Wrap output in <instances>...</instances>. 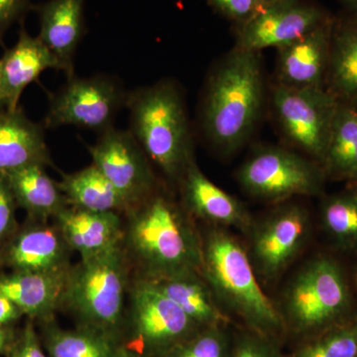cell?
Instances as JSON below:
<instances>
[{"instance_id": "cb8c5ba5", "label": "cell", "mask_w": 357, "mask_h": 357, "mask_svg": "<svg viewBox=\"0 0 357 357\" xmlns=\"http://www.w3.org/2000/svg\"><path fill=\"white\" fill-rule=\"evenodd\" d=\"M326 89L340 102L357 105V14L333 17Z\"/></svg>"}, {"instance_id": "d4e9b609", "label": "cell", "mask_w": 357, "mask_h": 357, "mask_svg": "<svg viewBox=\"0 0 357 357\" xmlns=\"http://www.w3.org/2000/svg\"><path fill=\"white\" fill-rule=\"evenodd\" d=\"M58 185L69 206L93 211H114L122 215L132 208L93 164L77 172L62 174Z\"/></svg>"}, {"instance_id": "60d3db41", "label": "cell", "mask_w": 357, "mask_h": 357, "mask_svg": "<svg viewBox=\"0 0 357 357\" xmlns=\"http://www.w3.org/2000/svg\"><path fill=\"white\" fill-rule=\"evenodd\" d=\"M354 282H356V287L357 290V267L356 270V274H354Z\"/></svg>"}, {"instance_id": "d6a6232c", "label": "cell", "mask_w": 357, "mask_h": 357, "mask_svg": "<svg viewBox=\"0 0 357 357\" xmlns=\"http://www.w3.org/2000/svg\"><path fill=\"white\" fill-rule=\"evenodd\" d=\"M15 199L3 173H0V248L15 234L20 225L16 220Z\"/></svg>"}, {"instance_id": "3957f363", "label": "cell", "mask_w": 357, "mask_h": 357, "mask_svg": "<svg viewBox=\"0 0 357 357\" xmlns=\"http://www.w3.org/2000/svg\"><path fill=\"white\" fill-rule=\"evenodd\" d=\"M202 236L201 273L218 304L239 317L252 332L273 337L285 321L279 307L263 292L248 251L222 227Z\"/></svg>"}, {"instance_id": "484cf974", "label": "cell", "mask_w": 357, "mask_h": 357, "mask_svg": "<svg viewBox=\"0 0 357 357\" xmlns=\"http://www.w3.org/2000/svg\"><path fill=\"white\" fill-rule=\"evenodd\" d=\"M321 168L326 175L357 183V105L340 102Z\"/></svg>"}, {"instance_id": "5b68a950", "label": "cell", "mask_w": 357, "mask_h": 357, "mask_svg": "<svg viewBox=\"0 0 357 357\" xmlns=\"http://www.w3.org/2000/svg\"><path fill=\"white\" fill-rule=\"evenodd\" d=\"M131 270L122 243L81 258L70 268L63 307L76 314L82 326L115 337L126 318Z\"/></svg>"}, {"instance_id": "f546056e", "label": "cell", "mask_w": 357, "mask_h": 357, "mask_svg": "<svg viewBox=\"0 0 357 357\" xmlns=\"http://www.w3.org/2000/svg\"><path fill=\"white\" fill-rule=\"evenodd\" d=\"M223 326L202 328L163 357H229V340Z\"/></svg>"}, {"instance_id": "e575fe53", "label": "cell", "mask_w": 357, "mask_h": 357, "mask_svg": "<svg viewBox=\"0 0 357 357\" xmlns=\"http://www.w3.org/2000/svg\"><path fill=\"white\" fill-rule=\"evenodd\" d=\"M33 6L31 0H0V46H3L4 36L11 26L22 23Z\"/></svg>"}, {"instance_id": "d590c367", "label": "cell", "mask_w": 357, "mask_h": 357, "mask_svg": "<svg viewBox=\"0 0 357 357\" xmlns=\"http://www.w3.org/2000/svg\"><path fill=\"white\" fill-rule=\"evenodd\" d=\"M24 316L20 307L0 293V326H13L21 317Z\"/></svg>"}, {"instance_id": "7c38bea8", "label": "cell", "mask_w": 357, "mask_h": 357, "mask_svg": "<svg viewBox=\"0 0 357 357\" xmlns=\"http://www.w3.org/2000/svg\"><path fill=\"white\" fill-rule=\"evenodd\" d=\"M93 164L98 167L131 208L159 189L150 160L130 131L114 128L100 134L89 146Z\"/></svg>"}, {"instance_id": "9c48e42d", "label": "cell", "mask_w": 357, "mask_h": 357, "mask_svg": "<svg viewBox=\"0 0 357 357\" xmlns=\"http://www.w3.org/2000/svg\"><path fill=\"white\" fill-rule=\"evenodd\" d=\"M128 93L119 79L105 75L70 77L49 96L43 126H70L105 132L114 128L115 117L126 107Z\"/></svg>"}, {"instance_id": "30bf717a", "label": "cell", "mask_w": 357, "mask_h": 357, "mask_svg": "<svg viewBox=\"0 0 357 357\" xmlns=\"http://www.w3.org/2000/svg\"><path fill=\"white\" fill-rule=\"evenodd\" d=\"M132 349L163 357L174 347L202 330L151 281L135 276L128 292Z\"/></svg>"}, {"instance_id": "83f0119b", "label": "cell", "mask_w": 357, "mask_h": 357, "mask_svg": "<svg viewBox=\"0 0 357 357\" xmlns=\"http://www.w3.org/2000/svg\"><path fill=\"white\" fill-rule=\"evenodd\" d=\"M321 223L342 250H357V185L332 195L321 204Z\"/></svg>"}, {"instance_id": "f1b7e54d", "label": "cell", "mask_w": 357, "mask_h": 357, "mask_svg": "<svg viewBox=\"0 0 357 357\" xmlns=\"http://www.w3.org/2000/svg\"><path fill=\"white\" fill-rule=\"evenodd\" d=\"M293 357H357V319L340 321L319 333Z\"/></svg>"}, {"instance_id": "74e56055", "label": "cell", "mask_w": 357, "mask_h": 357, "mask_svg": "<svg viewBox=\"0 0 357 357\" xmlns=\"http://www.w3.org/2000/svg\"><path fill=\"white\" fill-rule=\"evenodd\" d=\"M115 357H152L149 356H144V354H137V352L129 351V349H119Z\"/></svg>"}, {"instance_id": "9a60e30c", "label": "cell", "mask_w": 357, "mask_h": 357, "mask_svg": "<svg viewBox=\"0 0 357 357\" xmlns=\"http://www.w3.org/2000/svg\"><path fill=\"white\" fill-rule=\"evenodd\" d=\"M333 17L295 41L277 48L275 84L326 89Z\"/></svg>"}, {"instance_id": "7a4b0ae2", "label": "cell", "mask_w": 357, "mask_h": 357, "mask_svg": "<svg viewBox=\"0 0 357 357\" xmlns=\"http://www.w3.org/2000/svg\"><path fill=\"white\" fill-rule=\"evenodd\" d=\"M266 98L261 56L234 47L211 70L204 84L199 122L204 135L232 153L252 135Z\"/></svg>"}, {"instance_id": "f35d334b", "label": "cell", "mask_w": 357, "mask_h": 357, "mask_svg": "<svg viewBox=\"0 0 357 357\" xmlns=\"http://www.w3.org/2000/svg\"><path fill=\"white\" fill-rule=\"evenodd\" d=\"M347 13L357 14V0H340Z\"/></svg>"}, {"instance_id": "8d00e7d4", "label": "cell", "mask_w": 357, "mask_h": 357, "mask_svg": "<svg viewBox=\"0 0 357 357\" xmlns=\"http://www.w3.org/2000/svg\"><path fill=\"white\" fill-rule=\"evenodd\" d=\"M15 333L11 326H0V354H6L9 345L13 342Z\"/></svg>"}, {"instance_id": "2e32d148", "label": "cell", "mask_w": 357, "mask_h": 357, "mask_svg": "<svg viewBox=\"0 0 357 357\" xmlns=\"http://www.w3.org/2000/svg\"><path fill=\"white\" fill-rule=\"evenodd\" d=\"M178 184L181 204L192 218L208 222L210 227L236 229L248 234L255 220L245 204L211 182L195 159L188 165Z\"/></svg>"}, {"instance_id": "ffe728a7", "label": "cell", "mask_w": 357, "mask_h": 357, "mask_svg": "<svg viewBox=\"0 0 357 357\" xmlns=\"http://www.w3.org/2000/svg\"><path fill=\"white\" fill-rule=\"evenodd\" d=\"M69 271L70 269L2 274L0 293L13 301L30 319H37L47 323L63 307Z\"/></svg>"}, {"instance_id": "5bb4252c", "label": "cell", "mask_w": 357, "mask_h": 357, "mask_svg": "<svg viewBox=\"0 0 357 357\" xmlns=\"http://www.w3.org/2000/svg\"><path fill=\"white\" fill-rule=\"evenodd\" d=\"M72 249L55 223L29 218L0 248V267L11 272H59L70 269Z\"/></svg>"}, {"instance_id": "8fae6325", "label": "cell", "mask_w": 357, "mask_h": 357, "mask_svg": "<svg viewBox=\"0 0 357 357\" xmlns=\"http://www.w3.org/2000/svg\"><path fill=\"white\" fill-rule=\"evenodd\" d=\"M310 225L306 208L293 203L283 204L253 222L248 255L256 274L271 281L283 273L306 244Z\"/></svg>"}, {"instance_id": "4dcf8cb0", "label": "cell", "mask_w": 357, "mask_h": 357, "mask_svg": "<svg viewBox=\"0 0 357 357\" xmlns=\"http://www.w3.org/2000/svg\"><path fill=\"white\" fill-rule=\"evenodd\" d=\"M215 13L236 26L243 24L267 6L265 0H206Z\"/></svg>"}, {"instance_id": "277c9868", "label": "cell", "mask_w": 357, "mask_h": 357, "mask_svg": "<svg viewBox=\"0 0 357 357\" xmlns=\"http://www.w3.org/2000/svg\"><path fill=\"white\" fill-rule=\"evenodd\" d=\"M126 107L130 133L148 159L166 177L178 182L195 159L184 96L172 79L129 91Z\"/></svg>"}, {"instance_id": "603a6c76", "label": "cell", "mask_w": 357, "mask_h": 357, "mask_svg": "<svg viewBox=\"0 0 357 357\" xmlns=\"http://www.w3.org/2000/svg\"><path fill=\"white\" fill-rule=\"evenodd\" d=\"M3 174L17 206L32 220L49 222L69 206L58 182L47 174L46 166L31 164Z\"/></svg>"}, {"instance_id": "4316f807", "label": "cell", "mask_w": 357, "mask_h": 357, "mask_svg": "<svg viewBox=\"0 0 357 357\" xmlns=\"http://www.w3.org/2000/svg\"><path fill=\"white\" fill-rule=\"evenodd\" d=\"M45 342L51 357H115L119 349L114 337L86 326L74 331L51 326Z\"/></svg>"}, {"instance_id": "52a82bcc", "label": "cell", "mask_w": 357, "mask_h": 357, "mask_svg": "<svg viewBox=\"0 0 357 357\" xmlns=\"http://www.w3.org/2000/svg\"><path fill=\"white\" fill-rule=\"evenodd\" d=\"M325 177L314 160L276 145L256 148L236 173L237 182L248 195L278 204L294 197L319 196Z\"/></svg>"}, {"instance_id": "1f68e13d", "label": "cell", "mask_w": 357, "mask_h": 357, "mask_svg": "<svg viewBox=\"0 0 357 357\" xmlns=\"http://www.w3.org/2000/svg\"><path fill=\"white\" fill-rule=\"evenodd\" d=\"M229 357H282L270 337L252 332L241 335L230 351Z\"/></svg>"}, {"instance_id": "4fadbf2b", "label": "cell", "mask_w": 357, "mask_h": 357, "mask_svg": "<svg viewBox=\"0 0 357 357\" xmlns=\"http://www.w3.org/2000/svg\"><path fill=\"white\" fill-rule=\"evenodd\" d=\"M331 17L323 7L307 0L275 2L243 24L236 26V47L256 53L267 48H280Z\"/></svg>"}, {"instance_id": "d6986e66", "label": "cell", "mask_w": 357, "mask_h": 357, "mask_svg": "<svg viewBox=\"0 0 357 357\" xmlns=\"http://www.w3.org/2000/svg\"><path fill=\"white\" fill-rule=\"evenodd\" d=\"M53 222L66 243L81 258L100 255L122 243L124 217L114 211H93L68 206Z\"/></svg>"}, {"instance_id": "ab89813d", "label": "cell", "mask_w": 357, "mask_h": 357, "mask_svg": "<svg viewBox=\"0 0 357 357\" xmlns=\"http://www.w3.org/2000/svg\"><path fill=\"white\" fill-rule=\"evenodd\" d=\"M279 1H284V0H265V2H266L267 6H269V4L275 3V2Z\"/></svg>"}, {"instance_id": "836d02e7", "label": "cell", "mask_w": 357, "mask_h": 357, "mask_svg": "<svg viewBox=\"0 0 357 357\" xmlns=\"http://www.w3.org/2000/svg\"><path fill=\"white\" fill-rule=\"evenodd\" d=\"M6 356V357H47L42 351L32 321H27L22 331L15 333Z\"/></svg>"}, {"instance_id": "8992f818", "label": "cell", "mask_w": 357, "mask_h": 357, "mask_svg": "<svg viewBox=\"0 0 357 357\" xmlns=\"http://www.w3.org/2000/svg\"><path fill=\"white\" fill-rule=\"evenodd\" d=\"M351 303V289L342 268L332 257L318 256L289 282L279 310L285 325L309 335L342 321Z\"/></svg>"}, {"instance_id": "44dd1931", "label": "cell", "mask_w": 357, "mask_h": 357, "mask_svg": "<svg viewBox=\"0 0 357 357\" xmlns=\"http://www.w3.org/2000/svg\"><path fill=\"white\" fill-rule=\"evenodd\" d=\"M31 164L51 165L44 126L30 121L21 107L0 112V173Z\"/></svg>"}, {"instance_id": "ba28073f", "label": "cell", "mask_w": 357, "mask_h": 357, "mask_svg": "<svg viewBox=\"0 0 357 357\" xmlns=\"http://www.w3.org/2000/svg\"><path fill=\"white\" fill-rule=\"evenodd\" d=\"M338 100L326 89H294L274 84L271 105L284 139L321 166Z\"/></svg>"}, {"instance_id": "7402d4cb", "label": "cell", "mask_w": 357, "mask_h": 357, "mask_svg": "<svg viewBox=\"0 0 357 357\" xmlns=\"http://www.w3.org/2000/svg\"><path fill=\"white\" fill-rule=\"evenodd\" d=\"M147 280L173 301L199 328H215L229 323V317L220 309L201 272H187Z\"/></svg>"}, {"instance_id": "ac0fdd59", "label": "cell", "mask_w": 357, "mask_h": 357, "mask_svg": "<svg viewBox=\"0 0 357 357\" xmlns=\"http://www.w3.org/2000/svg\"><path fill=\"white\" fill-rule=\"evenodd\" d=\"M86 0H47L33 6L39 18L40 40L60 62L68 79L75 76L74 59L86 34Z\"/></svg>"}, {"instance_id": "6da1fadb", "label": "cell", "mask_w": 357, "mask_h": 357, "mask_svg": "<svg viewBox=\"0 0 357 357\" xmlns=\"http://www.w3.org/2000/svg\"><path fill=\"white\" fill-rule=\"evenodd\" d=\"M123 217L122 245L132 269H137L136 276L201 272V234L182 204L160 188Z\"/></svg>"}, {"instance_id": "e0dca14e", "label": "cell", "mask_w": 357, "mask_h": 357, "mask_svg": "<svg viewBox=\"0 0 357 357\" xmlns=\"http://www.w3.org/2000/svg\"><path fill=\"white\" fill-rule=\"evenodd\" d=\"M23 23V22H22ZM20 23L17 42L0 58V109L15 110L24 89L48 69L62 70L60 62L39 37Z\"/></svg>"}]
</instances>
